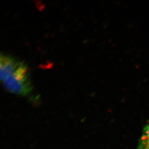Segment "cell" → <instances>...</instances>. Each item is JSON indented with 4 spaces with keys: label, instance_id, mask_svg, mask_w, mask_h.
I'll list each match as a JSON object with an SVG mask.
<instances>
[{
    "label": "cell",
    "instance_id": "1",
    "mask_svg": "<svg viewBox=\"0 0 149 149\" xmlns=\"http://www.w3.org/2000/svg\"><path fill=\"white\" fill-rule=\"evenodd\" d=\"M1 81L6 90L19 96H27L33 90L28 67L21 61L16 69Z\"/></svg>",
    "mask_w": 149,
    "mask_h": 149
},
{
    "label": "cell",
    "instance_id": "2",
    "mask_svg": "<svg viewBox=\"0 0 149 149\" xmlns=\"http://www.w3.org/2000/svg\"><path fill=\"white\" fill-rule=\"evenodd\" d=\"M21 61L16 58L1 54L0 56L1 80H3L16 69Z\"/></svg>",
    "mask_w": 149,
    "mask_h": 149
},
{
    "label": "cell",
    "instance_id": "3",
    "mask_svg": "<svg viewBox=\"0 0 149 149\" xmlns=\"http://www.w3.org/2000/svg\"><path fill=\"white\" fill-rule=\"evenodd\" d=\"M149 144V124L144 128L139 141V149H143Z\"/></svg>",
    "mask_w": 149,
    "mask_h": 149
},
{
    "label": "cell",
    "instance_id": "4",
    "mask_svg": "<svg viewBox=\"0 0 149 149\" xmlns=\"http://www.w3.org/2000/svg\"><path fill=\"white\" fill-rule=\"evenodd\" d=\"M149 149V144L145 147H144L143 149Z\"/></svg>",
    "mask_w": 149,
    "mask_h": 149
}]
</instances>
